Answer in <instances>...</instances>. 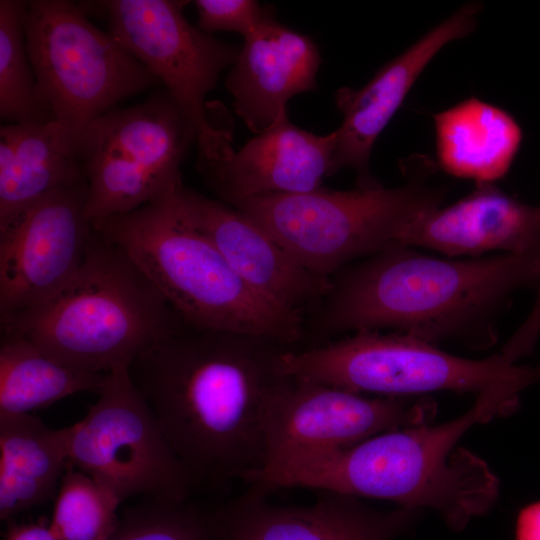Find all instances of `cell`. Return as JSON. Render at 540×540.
I'll use <instances>...</instances> for the list:
<instances>
[{"mask_svg":"<svg viewBox=\"0 0 540 540\" xmlns=\"http://www.w3.org/2000/svg\"><path fill=\"white\" fill-rule=\"evenodd\" d=\"M107 21L109 32L141 62L177 103L197 132L200 161L231 155L230 133L212 124L205 99L240 48L222 42L184 16L188 1L103 0L80 3Z\"/></svg>","mask_w":540,"mask_h":540,"instance_id":"30bf717a","label":"cell"},{"mask_svg":"<svg viewBox=\"0 0 540 540\" xmlns=\"http://www.w3.org/2000/svg\"><path fill=\"white\" fill-rule=\"evenodd\" d=\"M27 2L0 0V116L12 123L52 120L40 102L26 47Z\"/></svg>","mask_w":540,"mask_h":540,"instance_id":"d4e9b609","label":"cell"},{"mask_svg":"<svg viewBox=\"0 0 540 540\" xmlns=\"http://www.w3.org/2000/svg\"><path fill=\"white\" fill-rule=\"evenodd\" d=\"M321 55L307 35L282 25L273 13L244 37L225 79L235 113L254 133L287 116L295 95L317 89Z\"/></svg>","mask_w":540,"mask_h":540,"instance_id":"d6986e66","label":"cell"},{"mask_svg":"<svg viewBox=\"0 0 540 540\" xmlns=\"http://www.w3.org/2000/svg\"><path fill=\"white\" fill-rule=\"evenodd\" d=\"M182 323L134 262L95 228L68 284L39 306L1 316L2 333L94 373L130 365Z\"/></svg>","mask_w":540,"mask_h":540,"instance_id":"5b68a950","label":"cell"},{"mask_svg":"<svg viewBox=\"0 0 540 540\" xmlns=\"http://www.w3.org/2000/svg\"><path fill=\"white\" fill-rule=\"evenodd\" d=\"M526 368L501 352L469 359L408 334L381 331L357 332L302 349L287 348L279 357L283 375L382 397L436 391L478 395Z\"/></svg>","mask_w":540,"mask_h":540,"instance_id":"ba28073f","label":"cell"},{"mask_svg":"<svg viewBox=\"0 0 540 540\" xmlns=\"http://www.w3.org/2000/svg\"><path fill=\"white\" fill-rule=\"evenodd\" d=\"M397 243L450 258H479L489 252L534 254L540 250V205L533 206L494 184L476 189L415 219Z\"/></svg>","mask_w":540,"mask_h":540,"instance_id":"ac0fdd59","label":"cell"},{"mask_svg":"<svg viewBox=\"0 0 540 540\" xmlns=\"http://www.w3.org/2000/svg\"><path fill=\"white\" fill-rule=\"evenodd\" d=\"M69 463L65 428L0 413V518L11 521L56 496Z\"/></svg>","mask_w":540,"mask_h":540,"instance_id":"7402d4cb","label":"cell"},{"mask_svg":"<svg viewBox=\"0 0 540 540\" xmlns=\"http://www.w3.org/2000/svg\"><path fill=\"white\" fill-rule=\"evenodd\" d=\"M97 395L84 418L65 427L69 463L120 502L191 498L197 485L134 386L129 365L107 372Z\"/></svg>","mask_w":540,"mask_h":540,"instance_id":"8fae6325","label":"cell"},{"mask_svg":"<svg viewBox=\"0 0 540 540\" xmlns=\"http://www.w3.org/2000/svg\"><path fill=\"white\" fill-rule=\"evenodd\" d=\"M527 387L524 377H512L482 391L465 413L448 422L398 428L348 447L289 457L275 467L273 482L278 488L432 509L451 530L461 531L493 507L499 480L483 459L455 447L473 426L511 414Z\"/></svg>","mask_w":540,"mask_h":540,"instance_id":"3957f363","label":"cell"},{"mask_svg":"<svg viewBox=\"0 0 540 540\" xmlns=\"http://www.w3.org/2000/svg\"><path fill=\"white\" fill-rule=\"evenodd\" d=\"M536 285L537 295L529 314L500 350L503 355L516 363L520 358L533 352L540 336V250Z\"/></svg>","mask_w":540,"mask_h":540,"instance_id":"83f0119b","label":"cell"},{"mask_svg":"<svg viewBox=\"0 0 540 540\" xmlns=\"http://www.w3.org/2000/svg\"><path fill=\"white\" fill-rule=\"evenodd\" d=\"M267 339L184 322L129 365L131 380L196 485L246 483L266 462V421L284 378Z\"/></svg>","mask_w":540,"mask_h":540,"instance_id":"6da1fadb","label":"cell"},{"mask_svg":"<svg viewBox=\"0 0 540 540\" xmlns=\"http://www.w3.org/2000/svg\"><path fill=\"white\" fill-rule=\"evenodd\" d=\"M481 11L480 2L464 4L382 66L363 87H342L336 91L335 104L343 121L335 130L330 176L343 168H351L356 172L358 188L381 186L369 168L378 136L435 55L450 42L469 35L476 27Z\"/></svg>","mask_w":540,"mask_h":540,"instance_id":"5bb4252c","label":"cell"},{"mask_svg":"<svg viewBox=\"0 0 540 540\" xmlns=\"http://www.w3.org/2000/svg\"><path fill=\"white\" fill-rule=\"evenodd\" d=\"M406 177L394 188L266 194L226 203L262 226L308 271L335 273L390 243L419 216L441 206L447 189L429 178L437 164L425 155L401 160ZM225 203V202H224Z\"/></svg>","mask_w":540,"mask_h":540,"instance_id":"8992f818","label":"cell"},{"mask_svg":"<svg viewBox=\"0 0 540 540\" xmlns=\"http://www.w3.org/2000/svg\"><path fill=\"white\" fill-rule=\"evenodd\" d=\"M516 540H540V501L522 509L518 515Z\"/></svg>","mask_w":540,"mask_h":540,"instance_id":"f1b7e54d","label":"cell"},{"mask_svg":"<svg viewBox=\"0 0 540 540\" xmlns=\"http://www.w3.org/2000/svg\"><path fill=\"white\" fill-rule=\"evenodd\" d=\"M86 181L79 145L54 120L0 128V229L42 197Z\"/></svg>","mask_w":540,"mask_h":540,"instance_id":"ffe728a7","label":"cell"},{"mask_svg":"<svg viewBox=\"0 0 540 540\" xmlns=\"http://www.w3.org/2000/svg\"><path fill=\"white\" fill-rule=\"evenodd\" d=\"M180 186L136 210L92 224L134 262L185 324L287 347L301 342L303 313L261 296L233 270L181 212Z\"/></svg>","mask_w":540,"mask_h":540,"instance_id":"277c9868","label":"cell"},{"mask_svg":"<svg viewBox=\"0 0 540 540\" xmlns=\"http://www.w3.org/2000/svg\"><path fill=\"white\" fill-rule=\"evenodd\" d=\"M107 373L66 365L29 340L2 333L0 413L27 414L79 392L98 394Z\"/></svg>","mask_w":540,"mask_h":540,"instance_id":"603a6c76","label":"cell"},{"mask_svg":"<svg viewBox=\"0 0 540 540\" xmlns=\"http://www.w3.org/2000/svg\"><path fill=\"white\" fill-rule=\"evenodd\" d=\"M198 28L208 34L232 31L244 37L254 32L271 13L254 0H197Z\"/></svg>","mask_w":540,"mask_h":540,"instance_id":"4316f807","label":"cell"},{"mask_svg":"<svg viewBox=\"0 0 540 540\" xmlns=\"http://www.w3.org/2000/svg\"><path fill=\"white\" fill-rule=\"evenodd\" d=\"M538 253L441 258L390 243L330 278L311 332L391 330L437 346L489 349L513 295L537 283Z\"/></svg>","mask_w":540,"mask_h":540,"instance_id":"7a4b0ae2","label":"cell"},{"mask_svg":"<svg viewBox=\"0 0 540 540\" xmlns=\"http://www.w3.org/2000/svg\"><path fill=\"white\" fill-rule=\"evenodd\" d=\"M120 504L109 490L68 463L49 526L56 540H108L118 525Z\"/></svg>","mask_w":540,"mask_h":540,"instance_id":"484cf974","label":"cell"},{"mask_svg":"<svg viewBox=\"0 0 540 540\" xmlns=\"http://www.w3.org/2000/svg\"><path fill=\"white\" fill-rule=\"evenodd\" d=\"M433 119L439 169L476 185L494 184L508 173L522 131L505 110L470 97Z\"/></svg>","mask_w":540,"mask_h":540,"instance_id":"44dd1931","label":"cell"},{"mask_svg":"<svg viewBox=\"0 0 540 540\" xmlns=\"http://www.w3.org/2000/svg\"><path fill=\"white\" fill-rule=\"evenodd\" d=\"M4 540H56L44 522L16 523L9 521Z\"/></svg>","mask_w":540,"mask_h":540,"instance_id":"f546056e","label":"cell"},{"mask_svg":"<svg viewBox=\"0 0 540 540\" xmlns=\"http://www.w3.org/2000/svg\"><path fill=\"white\" fill-rule=\"evenodd\" d=\"M194 142L196 129L166 91L99 116L79 140L87 217L125 214L176 189Z\"/></svg>","mask_w":540,"mask_h":540,"instance_id":"9c48e42d","label":"cell"},{"mask_svg":"<svg viewBox=\"0 0 540 540\" xmlns=\"http://www.w3.org/2000/svg\"><path fill=\"white\" fill-rule=\"evenodd\" d=\"M176 198L187 220L261 296L302 313L326 295L330 279L304 268L267 230L238 209L183 184Z\"/></svg>","mask_w":540,"mask_h":540,"instance_id":"2e32d148","label":"cell"},{"mask_svg":"<svg viewBox=\"0 0 540 540\" xmlns=\"http://www.w3.org/2000/svg\"><path fill=\"white\" fill-rule=\"evenodd\" d=\"M253 487L220 506L227 540H395L408 534L419 509L380 510L360 498L323 491L306 506H282Z\"/></svg>","mask_w":540,"mask_h":540,"instance_id":"9a60e30c","label":"cell"},{"mask_svg":"<svg viewBox=\"0 0 540 540\" xmlns=\"http://www.w3.org/2000/svg\"><path fill=\"white\" fill-rule=\"evenodd\" d=\"M435 414L436 405L430 398L368 396L284 375L269 405L264 466L289 456L344 448L386 431L426 424Z\"/></svg>","mask_w":540,"mask_h":540,"instance_id":"7c38bea8","label":"cell"},{"mask_svg":"<svg viewBox=\"0 0 540 540\" xmlns=\"http://www.w3.org/2000/svg\"><path fill=\"white\" fill-rule=\"evenodd\" d=\"M335 131L316 135L284 116L237 152L198 169L219 200L266 194L305 193L321 188L335 149Z\"/></svg>","mask_w":540,"mask_h":540,"instance_id":"e0dca14e","label":"cell"},{"mask_svg":"<svg viewBox=\"0 0 540 540\" xmlns=\"http://www.w3.org/2000/svg\"><path fill=\"white\" fill-rule=\"evenodd\" d=\"M87 182L52 192L0 229L1 316L39 306L83 264L94 233Z\"/></svg>","mask_w":540,"mask_h":540,"instance_id":"4fadbf2b","label":"cell"},{"mask_svg":"<svg viewBox=\"0 0 540 540\" xmlns=\"http://www.w3.org/2000/svg\"><path fill=\"white\" fill-rule=\"evenodd\" d=\"M25 39L40 102L79 145L99 116L159 81L80 3L31 0Z\"/></svg>","mask_w":540,"mask_h":540,"instance_id":"52a82bcc","label":"cell"},{"mask_svg":"<svg viewBox=\"0 0 540 540\" xmlns=\"http://www.w3.org/2000/svg\"><path fill=\"white\" fill-rule=\"evenodd\" d=\"M108 540H227L220 507L191 498H143L126 508Z\"/></svg>","mask_w":540,"mask_h":540,"instance_id":"cb8c5ba5","label":"cell"}]
</instances>
